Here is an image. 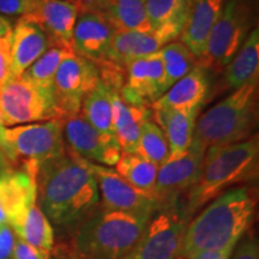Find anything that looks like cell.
<instances>
[{
	"label": "cell",
	"instance_id": "cell-29",
	"mask_svg": "<svg viewBox=\"0 0 259 259\" xmlns=\"http://www.w3.org/2000/svg\"><path fill=\"white\" fill-rule=\"evenodd\" d=\"M73 53L72 46L50 45L48 50L23 73L25 78L42 89L52 90L57 70L65 58Z\"/></svg>",
	"mask_w": 259,
	"mask_h": 259
},
{
	"label": "cell",
	"instance_id": "cell-20",
	"mask_svg": "<svg viewBox=\"0 0 259 259\" xmlns=\"http://www.w3.org/2000/svg\"><path fill=\"white\" fill-rule=\"evenodd\" d=\"M36 200V177L23 169H9L0 174V225H9Z\"/></svg>",
	"mask_w": 259,
	"mask_h": 259
},
{
	"label": "cell",
	"instance_id": "cell-39",
	"mask_svg": "<svg viewBox=\"0 0 259 259\" xmlns=\"http://www.w3.org/2000/svg\"><path fill=\"white\" fill-rule=\"evenodd\" d=\"M12 28H14V25L11 22L3 15H0V40L11 37Z\"/></svg>",
	"mask_w": 259,
	"mask_h": 259
},
{
	"label": "cell",
	"instance_id": "cell-42",
	"mask_svg": "<svg viewBox=\"0 0 259 259\" xmlns=\"http://www.w3.org/2000/svg\"><path fill=\"white\" fill-rule=\"evenodd\" d=\"M4 134H5V126L3 122V116L0 113V150L3 151V147H4Z\"/></svg>",
	"mask_w": 259,
	"mask_h": 259
},
{
	"label": "cell",
	"instance_id": "cell-35",
	"mask_svg": "<svg viewBox=\"0 0 259 259\" xmlns=\"http://www.w3.org/2000/svg\"><path fill=\"white\" fill-rule=\"evenodd\" d=\"M11 37L0 40V87L11 77Z\"/></svg>",
	"mask_w": 259,
	"mask_h": 259
},
{
	"label": "cell",
	"instance_id": "cell-7",
	"mask_svg": "<svg viewBox=\"0 0 259 259\" xmlns=\"http://www.w3.org/2000/svg\"><path fill=\"white\" fill-rule=\"evenodd\" d=\"M253 8L247 0H229L213 25L203 57L197 65L220 72L228 65L252 30Z\"/></svg>",
	"mask_w": 259,
	"mask_h": 259
},
{
	"label": "cell",
	"instance_id": "cell-37",
	"mask_svg": "<svg viewBox=\"0 0 259 259\" xmlns=\"http://www.w3.org/2000/svg\"><path fill=\"white\" fill-rule=\"evenodd\" d=\"M233 259H259L258 242L253 236H250L239 245Z\"/></svg>",
	"mask_w": 259,
	"mask_h": 259
},
{
	"label": "cell",
	"instance_id": "cell-15",
	"mask_svg": "<svg viewBox=\"0 0 259 259\" xmlns=\"http://www.w3.org/2000/svg\"><path fill=\"white\" fill-rule=\"evenodd\" d=\"M183 24H167L156 30L114 32L106 59L125 69L126 65L139 58L156 53L180 36Z\"/></svg>",
	"mask_w": 259,
	"mask_h": 259
},
{
	"label": "cell",
	"instance_id": "cell-6",
	"mask_svg": "<svg viewBox=\"0 0 259 259\" xmlns=\"http://www.w3.org/2000/svg\"><path fill=\"white\" fill-rule=\"evenodd\" d=\"M60 120L19 125L5 128L4 153L10 167L36 174L45 161L59 156L65 151Z\"/></svg>",
	"mask_w": 259,
	"mask_h": 259
},
{
	"label": "cell",
	"instance_id": "cell-33",
	"mask_svg": "<svg viewBox=\"0 0 259 259\" xmlns=\"http://www.w3.org/2000/svg\"><path fill=\"white\" fill-rule=\"evenodd\" d=\"M38 0H0V15L28 16L37 8Z\"/></svg>",
	"mask_w": 259,
	"mask_h": 259
},
{
	"label": "cell",
	"instance_id": "cell-28",
	"mask_svg": "<svg viewBox=\"0 0 259 259\" xmlns=\"http://www.w3.org/2000/svg\"><path fill=\"white\" fill-rule=\"evenodd\" d=\"M115 171L130 185L154 198L158 167L136 153H121L115 164Z\"/></svg>",
	"mask_w": 259,
	"mask_h": 259
},
{
	"label": "cell",
	"instance_id": "cell-5",
	"mask_svg": "<svg viewBox=\"0 0 259 259\" xmlns=\"http://www.w3.org/2000/svg\"><path fill=\"white\" fill-rule=\"evenodd\" d=\"M255 107L257 82H251L204 113L196 121L193 138L206 149L246 141L254 127Z\"/></svg>",
	"mask_w": 259,
	"mask_h": 259
},
{
	"label": "cell",
	"instance_id": "cell-11",
	"mask_svg": "<svg viewBox=\"0 0 259 259\" xmlns=\"http://www.w3.org/2000/svg\"><path fill=\"white\" fill-rule=\"evenodd\" d=\"M100 83L96 64L73 52L57 70L52 85L54 102L61 119L79 114L84 99Z\"/></svg>",
	"mask_w": 259,
	"mask_h": 259
},
{
	"label": "cell",
	"instance_id": "cell-44",
	"mask_svg": "<svg viewBox=\"0 0 259 259\" xmlns=\"http://www.w3.org/2000/svg\"><path fill=\"white\" fill-rule=\"evenodd\" d=\"M176 259H186V258H184V257H178V258H176Z\"/></svg>",
	"mask_w": 259,
	"mask_h": 259
},
{
	"label": "cell",
	"instance_id": "cell-40",
	"mask_svg": "<svg viewBox=\"0 0 259 259\" xmlns=\"http://www.w3.org/2000/svg\"><path fill=\"white\" fill-rule=\"evenodd\" d=\"M80 12L87 11H101L99 0H79Z\"/></svg>",
	"mask_w": 259,
	"mask_h": 259
},
{
	"label": "cell",
	"instance_id": "cell-10",
	"mask_svg": "<svg viewBox=\"0 0 259 259\" xmlns=\"http://www.w3.org/2000/svg\"><path fill=\"white\" fill-rule=\"evenodd\" d=\"M206 150L208 149L193 138L185 153L168 158L158 167L154 190V200L157 210L179 204L180 197L187 193L198 179Z\"/></svg>",
	"mask_w": 259,
	"mask_h": 259
},
{
	"label": "cell",
	"instance_id": "cell-41",
	"mask_svg": "<svg viewBox=\"0 0 259 259\" xmlns=\"http://www.w3.org/2000/svg\"><path fill=\"white\" fill-rule=\"evenodd\" d=\"M11 169V167H10L8 160H6L4 153H3L2 150H0V174L4 173V171Z\"/></svg>",
	"mask_w": 259,
	"mask_h": 259
},
{
	"label": "cell",
	"instance_id": "cell-8",
	"mask_svg": "<svg viewBox=\"0 0 259 259\" xmlns=\"http://www.w3.org/2000/svg\"><path fill=\"white\" fill-rule=\"evenodd\" d=\"M0 113L4 126L61 120L52 90L42 89L22 76H11L0 87Z\"/></svg>",
	"mask_w": 259,
	"mask_h": 259
},
{
	"label": "cell",
	"instance_id": "cell-25",
	"mask_svg": "<svg viewBox=\"0 0 259 259\" xmlns=\"http://www.w3.org/2000/svg\"><path fill=\"white\" fill-rule=\"evenodd\" d=\"M198 112L199 109L192 112H153V120L166 135L169 145V158L184 154L192 143Z\"/></svg>",
	"mask_w": 259,
	"mask_h": 259
},
{
	"label": "cell",
	"instance_id": "cell-45",
	"mask_svg": "<svg viewBox=\"0 0 259 259\" xmlns=\"http://www.w3.org/2000/svg\"><path fill=\"white\" fill-rule=\"evenodd\" d=\"M73 2H79V0H73Z\"/></svg>",
	"mask_w": 259,
	"mask_h": 259
},
{
	"label": "cell",
	"instance_id": "cell-13",
	"mask_svg": "<svg viewBox=\"0 0 259 259\" xmlns=\"http://www.w3.org/2000/svg\"><path fill=\"white\" fill-rule=\"evenodd\" d=\"M88 167L95 178L103 209L115 210L134 215L151 218L157 211L153 197L130 185L115 169L88 161Z\"/></svg>",
	"mask_w": 259,
	"mask_h": 259
},
{
	"label": "cell",
	"instance_id": "cell-34",
	"mask_svg": "<svg viewBox=\"0 0 259 259\" xmlns=\"http://www.w3.org/2000/svg\"><path fill=\"white\" fill-rule=\"evenodd\" d=\"M12 259H51V253L34 247L22 239L16 238Z\"/></svg>",
	"mask_w": 259,
	"mask_h": 259
},
{
	"label": "cell",
	"instance_id": "cell-36",
	"mask_svg": "<svg viewBox=\"0 0 259 259\" xmlns=\"http://www.w3.org/2000/svg\"><path fill=\"white\" fill-rule=\"evenodd\" d=\"M16 234L9 225H0V259H11Z\"/></svg>",
	"mask_w": 259,
	"mask_h": 259
},
{
	"label": "cell",
	"instance_id": "cell-4",
	"mask_svg": "<svg viewBox=\"0 0 259 259\" xmlns=\"http://www.w3.org/2000/svg\"><path fill=\"white\" fill-rule=\"evenodd\" d=\"M258 158L257 135L239 143L209 148L198 179L186 193V212L192 216L227 189L257 177Z\"/></svg>",
	"mask_w": 259,
	"mask_h": 259
},
{
	"label": "cell",
	"instance_id": "cell-30",
	"mask_svg": "<svg viewBox=\"0 0 259 259\" xmlns=\"http://www.w3.org/2000/svg\"><path fill=\"white\" fill-rule=\"evenodd\" d=\"M167 90L197 66V58L180 41H173L160 50Z\"/></svg>",
	"mask_w": 259,
	"mask_h": 259
},
{
	"label": "cell",
	"instance_id": "cell-23",
	"mask_svg": "<svg viewBox=\"0 0 259 259\" xmlns=\"http://www.w3.org/2000/svg\"><path fill=\"white\" fill-rule=\"evenodd\" d=\"M9 226L11 227L17 238L38 250L48 253L53 250V227L36 203L22 210L9 222Z\"/></svg>",
	"mask_w": 259,
	"mask_h": 259
},
{
	"label": "cell",
	"instance_id": "cell-9",
	"mask_svg": "<svg viewBox=\"0 0 259 259\" xmlns=\"http://www.w3.org/2000/svg\"><path fill=\"white\" fill-rule=\"evenodd\" d=\"M191 218L192 216H190L180 204L157 210L149 220L147 228L135 250L126 259L178 258Z\"/></svg>",
	"mask_w": 259,
	"mask_h": 259
},
{
	"label": "cell",
	"instance_id": "cell-32",
	"mask_svg": "<svg viewBox=\"0 0 259 259\" xmlns=\"http://www.w3.org/2000/svg\"><path fill=\"white\" fill-rule=\"evenodd\" d=\"M186 0H145V12L153 30L167 24H184Z\"/></svg>",
	"mask_w": 259,
	"mask_h": 259
},
{
	"label": "cell",
	"instance_id": "cell-22",
	"mask_svg": "<svg viewBox=\"0 0 259 259\" xmlns=\"http://www.w3.org/2000/svg\"><path fill=\"white\" fill-rule=\"evenodd\" d=\"M153 119L150 107L126 103L114 94L113 96V134L122 153H136L144 122Z\"/></svg>",
	"mask_w": 259,
	"mask_h": 259
},
{
	"label": "cell",
	"instance_id": "cell-14",
	"mask_svg": "<svg viewBox=\"0 0 259 259\" xmlns=\"http://www.w3.org/2000/svg\"><path fill=\"white\" fill-rule=\"evenodd\" d=\"M167 92L160 51L126 65L119 96L128 105L150 107Z\"/></svg>",
	"mask_w": 259,
	"mask_h": 259
},
{
	"label": "cell",
	"instance_id": "cell-31",
	"mask_svg": "<svg viewBox=\"0 0 259 259\" xmlns=\"http://www.w3.org/2000/svg\"><path fill=\"white\" fill-rule=\"evenodd\" d=\"M136 154L153 162L157 167L169 158V145L166 135L153 119L145 121L142 127Z\"/></svg>",
	"mask_w": 259,
	"mask_h": 259
},
{
	"label": "cell",
	"instance_id": "cell-18",
	"mask_svg": "<svg viewBox=\"0 0 259 259\" xmlns=\"http://www.w3.org/2000/svg\"><path fill=\"white\" fill-rule=\"evenodd\" d=\"M114 30L101 11L80 12L74 24L71 46L76 54L94 64L106 59Z\"/></svg>",
	"mask_w": 259,
	"mask_h": 259
},
{
	"label": "cell",
	"instance_id": "cell-1",
	"mask_svg": "<svg viewBox=\"0 0 259 259\" xmlns=\"http://www.w3.org/2000/svg\"><path fill=\"white\" fill-rule=\"evenodd\" d=\"M36 192L42 212L60 227L79 225L92 215L100 202L88 161L67 147L59 156L38 166Z\"/></svg>",
	"mask_w": 259,
	"mask_h": 259
},
{
	"label": "cell",
	"instance_id": "cell-27",
	"mask_svg": "<svg viewBox=\"0 0 259 259\" xmlns=\"http://www.w3.org/2000/svg\"><path fill=\"white\" fill-rule=\"evenodd\" d=\"M119 94L100 80L97 87L84 99L80 113L100 134H113V96Z\"/></svg>",
	"mask_w": 259,
	"mask_h": 259
},
{
	"label": "cell",
	"instance_id": "cell-2",
	"mask_svg": "<svg viewBox=\"0 0 259 259\" xmlns=\"http://www.w3.org/2000/svg\"><path fill=\"white\" fill-rule=\"evenodd\" d=\"M255 197L248 187L226 191L187 223L179 257L234 248L254 220Z\"/></svg>",
	"mask_w": 259,
	"mask_h": 259
},
{
	"label": "cell",
	"instance_id": "cell-12",
	"mask_svg": "<svg viewBox=\"0 0 259 259\" xmlns=\"http://www.w3.org/2000/svg\"><path fill=\"white\" fill-rule=\"evenodd\" d=\"M60 121L64 142L74 154L93 163H101L106 167L115 166L122 151L114 136L100 134L82 113L66 116Z\"/></svg>",
	"mask_w": 259,
	"mask_h": 259
},
{
	"label": "cell",
	"instance_id": "cell-19",
	"mask_svg": "<svg viewBox=\"0 0 259 259\" xmlns=\"http://www.w3.org/2000/svg\"><path fill=\"white\" fill-rule=\"evenodd\" d=\"M209 92L206 70L197 65L194 69L170 87L160 99L150 106L151 111L192 112L200 106Z\"/></svg>",
	"mask_w": 259,
	"mask_h": 259
},
{
	"label": "cell",
	"instance_id": "cell-17",
	"mask_svg": "<svg viewBox=\"0 0 259 259\" xmlns=\"http://www.w3.org/2000/svg\"><path fill=\"white\" fill-rule=\"evenodd\" d=\"M225 0H186L180 42L197 60L203 57L211 30L221 14Z\"/></svg>",
	"mask_w": 259,
	"mask_h": 259
},
{
	"label": "cell",
	"instance_id": "cell-26",
	"mask_svg": "<svg viewBox=\"0 0 259 259\" xmlns=\"http://www.w3.org/2000/svg\"><path fill=\"white\" fill-rule=\"evenodd\" d=\"M101 12L114 32L153 30L145 12V0H111Z\"/></svg>",
	"mask_w": 259,
	"mask_h": 259
},
{
	"label": "cell",
	"instance_id": "cell-38",
	"mask_svg": "<svg viewBox=\"0 0 259 259\" xmlns=\"http://www.w3.org/2000/svg\"><path fill=\"white\" fill-rule=\"evenodd\" d=\"M234 248H225V250H205L191 253L185 257L186 259H231Z\"/></svg>",
	"mask_w": 259,
	"mask_h": 259
},
{
	"label": "cell",
	"instance_id": "cell-3",
	"mask_svg": "<svg viewBox=\"0 0 259 259\" xmlns=\"http://www.w3.org/2000/svg\"><path fill=\"white\" fill-rule=\"evenodd\" d=\"M150 218L115 210L94 211L80 222L67 245L65 258L126 259L135 250Z\"/></svg>",
	"mask_w": 259,
	"mask_h": 259
},
{
	"label": "cell",
	"instance_id": "cell-16",
	"mask_svg": "<svg viewBox=\"0 0 259 259\" xmlns=\"http://www.w3.org/2000/svg\"><path fill=\"white\" fill-rule=\"evenodd\" d=\"M79 14V2L38 0L37 8L31 14L24 16V18L44 30L50 45L71 46L73 28Z\"/></svg>",
	"mask_w": 259,
	"mask_h": 259
},
{
	"label": "cell",
	"instance_id": "cell-24",
	"mask_svg": "<svg viewBox=\"0 0 259 259\" xmlns=\"http://www.w3.org/2000/svg\"><path fill=\"white\" fill-rule=\"evenodd\" d=\"M225 84L228 89L241 88L257 82L259 72V30L252 29L240 50L225 67Z\"/></svg>",
	"mask_w": 259,
	"mask_h": 259
},
{
	"label": "cell",
	"instance_id": "cell-21",
	"mask_svg": "<svg viewBox=\"0 0 259 259\" xmlns=\"http://www.w3.org/2000/svg\"><path fill=\"white\" fill-rule=\"evenodd\" d=\"M50 47L44 30L24 17H19L11 34V76H22Z\"/></svg>",
	"mask_w": 259,
	"mask_h": 259
},
{
	"label": "cell",
	"instance_id": "cell-43",
	"mask_svg": "<svg viewBox=\"0 0 259 259\" xmlns=\"http://www.w3.org/2000/svg\"><path fill=\"white\" fill-rule=\"evenodd\" d=\"M111 2V0H99V3H100V8H101V11H102V9L105 8V6L108 4V3Z\"/></svg>",
	"mask_w": 259,
	"mask_h": 259
}]
</instances>
